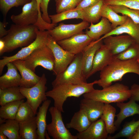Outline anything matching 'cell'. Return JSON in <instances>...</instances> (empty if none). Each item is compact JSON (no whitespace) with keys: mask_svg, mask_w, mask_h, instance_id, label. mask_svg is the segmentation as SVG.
Returning <instances> with one entry per match:
<instances>
[{"mask_svg":"<svg viewBox=\"0 0 139 139\" xmlns=\"http://www.w3.org/2000/svg\"><path fill=\"white\" fill-rule=\"evenodd\" d=\"M21 60L27 67L34 72L38 66L50 71H53L54 67L53 55L47 44L37 49L29 55Z\"/></svg>","mask_w":139,"mask_h":139,"instance_id":"52a82bcc","label":"cell"},{"mask_svg":"<svg viewBox=\"0 0 139 139\" xmlns=\"http://www.w3.org/2000/svg\"><path fill=\"white\" fill-rule=\"evenodd\" d=\"M116 112V109L114 107L109 104H105L100 118L104 121L107 132L110 134L114 133L117 129L115 125Z\"/></svg>","mask_w":139,"mask_h":139,"instance_id":"f1b7e54d","label":"cell"},{"mask_svg":"<svg viewBox=\"0 0 139 139\" xmlns=\"http://www.w3.org/2000/svg\"><path fill=\"white\" fill-rule=\"evenodd\" d=\"M37 28L33 25L23 26L12 24L7 34L0 38L5 43L4 53L30 45L36 38Z\"/></svg>","mask_w":139,"mask_h":139,"instance_id":"3957f363","label":"cell"},{"mask_svg":"<svg viewBox=\"0 0 139 139\" xmlns=\"http://www.w3.org/2000/svg\"><path fill=\"white\" fill-rule=\"evenodd\" d=\"M103 42L114 56L124 51L136 42L128 34L110 36L103 39Z\"/></svg>","mask_w":139,"mask_h":139,"instance_id":"5bb4252c","label":"cell"},{"mask_svg":"<svg viewBox=\"0 0 139 139\" xmlns=\"http://www.w3.org/2000/svg\"><path fill=\"white\" fill-rule=\"evenodd\" d=\"M47 45L51 50L54 57L53 74L57 76L64 71L71 63L75 55L63 49L49 34Z\"/></svg>","mask_w":139,"mask_h":139,"instance_id":"9c48e42d","label":"cell"},{"mask_svg":"<svg viewBox=\"0 0 139 139\" xmlns=\"http://www.w3.org/2000/svg\"><path fill=\"white\" fill-rule=\"evenodd\" d=\"M85 33L87 34L93 41L98 40L102 35H105L111 32L113 29L110 23L106 18L102 17L100 21L94 24L91 23Z\"/></svg>","mask_w":139,"mask_h":139,"instance_id":"603a6c76","label":"cell"},{"mask_svg":"<svg viewBox=\"0 0 139 139\" xmlns=\"http://www.w3.org/2000/svg\"><path fill=\"white\" fill-rule=\"evenodd\" d=\"M126 34L132 37L136 42L139 44V24L136 23L128 17L123 24L113 29L110 32L103 36L97 41L103 40L110 36Z\"/></svg>","mask_w":139,"mask_h":139,"instance_id":"e0dca14e","label":"cell"},{"mask_svg":"<svg viewBox=\"0 0 139 139\" xmlns=\"http://www.w3.org/2000/svg\"><path fill=\"white\" fill-rule=\"evenodd\" d=\"M105 4L121 5L129 8L139 10V0H104Z\"/></svg>","mask_w":139,"mask_h":139,"instance_id":"ab89813d","label":"cell"},{"mask_svg":"<svg viewBox=\"0 0 139 139\" xmlns=\"http://www.w3.org/2000/svg\"><path fill=\"white\" fill-rule=\"evenodd\" d=\"M103 40L92 41L82 52V67L83 73L87 77L92 69L94 58L97 50L103 44Z\"/></svg>","mask_w":139,"mask_h":139,"instance_id":"d6986e66","label":"cell"},{"mask_svg":"<svg viewBox=\"0 0 139 139\" xmlns=\"http://www.w3.org/2000/svg\"><path fill=\"white\" fill-rule=\"evenodd\" d=\"M7 136H5L2 132H0V139H7L8 138Z\"/></svg>","mask_w":139,"mask_h":139,"instance_id":"c3c4849f","label":"cell"},{"mask_svg":"<svg viewBox=\"0 0 139 139\" xmlns=\"http://www.w3.org/2000/svg\"><path fill=\"white\" fill-rule=\"evenodd\" d=\"M139 126V120L135 121L133 119L125 123L119 132L113 136H108L107 139H115L121 137L131 139Z\"/></svg>","mask_w":139,"mask_h":139,"instance_id":"836d02e7","label":"cell"},{"mask_svg":"<svg viewBox=\"0 0 139 139\" xmlns=\"http://www.w3.org/2000/svg\"><path fill=\"white\" fill-rule=\"evenodd\" d=\"M47 82L45 74L43 73L40 81L33 87L29 88L20 87L21 92L27 99V101L35 115L40 105L48 99L46 94Z\"/></svg>","mask_w":139,"mask_h":139,"instance_id":"ba28073f","label":"cell"},{"mask_svg":"<svg viewBox=\"0 0 139 139\" xmlns=\"http://www.w3.org/2000/svg\"><path fill=\"white\" fill-rule=\"evenodd\" d=\"M139 57V44L135 42L121 53L114 56V58L126 60Z\"/></svg>","mask_w":139,"mask_h":139,"instance_id":"d590c367","label":"cell"},{"mask_svg":"<svg viewBox=\"0 0 139 139\" xmlns=\"http://www.w3.org/2000/svg\"><path fill=\"white\" fill-rule=\"evenodd\" d=\"M131 96L129 99H132L135 101H139V85L134 84L130 89Z\"/></svg>","mask_w":139,"mask_h":139,"instance_id":"b9f144b4","label":"cell"},{"mask_svg":"<svg viewBox=\"0 0 139 139\" xmlns=\"http://www.w3.org/2000/svg\"><path fill=\"white\" fill-rule=\"evenodd\" d=\"M100 14L101 17H105L111 23L113 29L123 24L128 18L126 16L119 15L109 5L104 4L101 8Z\"/></svg>","mask_w":139,"mask_h":139,"instance_id":"4316f807","label":"cell"},{"mask_svg":"<svg viewBox=\"0 0 139 139\" xmlns=\"http://www.w3.org/2000/svg\"><path fill=\"white\" fill-rule=\"evenodd\" d=\"M49 16L51 23L54 24L69 19H76L83 20V10L75 8Z\"/></svg>","mask_w":139,"mask_h":139,"instance_id":"d6a6232c","label":"cell"},{"mask_svg":"<svg viewBox=\"0 0 139 139\" xmlns=\"http://www.w3.org/2000/svg\"><path fill=\"white\" fill-rule=\"evenodd\" d=\"M82 0H58L56 3L57 13L75 8Z\"/></svg>","mask_w":139,"mask_h":139,"instance_id":"f35d334b","label":"cell"},{"mask_svg":"<svg viewBox=\"0 0 139 139\" xmlns=\"http://www.w3.org/2000/svg\"><path fill=\"white\" fill-rule=\"evenodd\" d=\"M37 37L32 43L24 47L16 54L10 56H4L0 60V74L3 71L4 66L8 63L17 60H22L29 55L38 48L47 44L48 35V30L40 31L37 28L36 30Z\"/></svg>","mask_w":139,"mask_h":139,"instance_id":"30bf717a","label":"cell"},{"mask_svg":"<svg viewBox=\"0 0 139 139\" xmlns=\"http://www.w3.org/2000/svg\"><path fill=\"white\" fill-rule=\"evenodd\" d=\"M50 0H42L40 5V9L42 12V17L46 22L51 23V21L48 14V7L49 3Z\"/></svg>","mask_w":139,"mask_h":139,"instance_id":"60d3db41","label":"cell"},{"mask_svg":"<svg viewBox=\"0 0 139 139\" xmlns=\"http://www.w3.org/2000/svg\"><path fill=\"white\" fill-rule=\"evenodd\" d=\"M36 116L19 122L20 139H38Z\"/></svg>","mask_w":139,"mask_h":139,"instance_id":"484cf974","label":"cell"},{"mask_svg":"<svg viewBox=\"0 0 139 139\" xmlns=\"http://www.w3.org/2000/svg\"><path fill=\"white\" fill-rule=\"evenodd\" d=\"M131 139H139V126L131 138Z\"/></svg>","mask_w":139,"mask_h":139,"instance_id":"bcb514c9","label":"cell"},{"mask_svg":"<svg viewBox=\"0 0 139 139\" xmlns=\"http://www.w3.org/2000/svg\"><path fill=\"white\" fill-rule=\"evenodd\" d=\"M49 111L51 121L47 124L46 130L49 135L54 139H77L65 126L63 120L62 112L54 106L50 108Z\"/></svg>","mask_w":139,"mask_h":139,"instance_id":"8fae6325","label":"cell"},{"mask_svg":"<svg viewBox=\"0 0 139 139\" xmlns=\"http://www.w3.org/2000/svg\"><path fill=\"white\" fill-rule=\"evenodd\" d=\"M58 0H55V2H56Z\"/></svg>","mask_w":139,"mask_h":139,"instance_id":"f907efd6","label":"cell"},{"mask_svg":"<svg viewBox=\"0 0 139 139\" xmlns=\"http://www.w3.org/2000/svg\"><path fill=\"white\" fill-rule=\"evenodd\" d=\"M20 90V86L0 88V105L25 99V97L21 92Z\"/></svg>","mask_w":139,"mask_h":139,"instance_id":"83f0119b","label":"cell"},{"mask_svg":"<svg viewBox=\"0 0 139 139\" xmlns=\"http://www.w3.org/2000/svg\"><path fill=\"white\" fill-rule=\"evenodd\" d=\"M138 61L139 62V57L137 59Z\"/></svg>","mask_w":139,"mask_h":139,"instance_id":"681fc988","label":"cell"},{"mask_svg":"<svg viewBox=\"0 0 139 139\" xmlns=\"http://www.w3.org/2000/svg\"><path fill=\"white\" fill-rule=\"evenodd\" d=\"M116 105L120 110L119 112L116 115L117 119L115 121V125L117 129L126 118L136 114L139 115V105L132 99H130L129 101L126 103L117 102Z\"/></svg>","mask_w":139,"mask_h":139,"instance_id":"7402d4cb","label":"cell"},{"mask_svg":"<svg viewBox=\"0 0 139 139\" xmlns=\"http://www.w3.org/2000/svg\"><path fill=\"white\" fill-rule=\"evenodd\" d=\"M6 73L0 77V88L20 86L21 76L18 69L12 62L8 63Z\"/></svg>","mask_w":139,"mask_h":139,"instance_id":"44dd1931","label":"cell"},{"mask_svg":"<svg viewBox=\"0 0 139 139\" xmlns=\"http://www.w3.org/2000/svg\"><path fill=\"white\" fill-rule=\"evenodd\" d=\"M89 23L84 21L75 24H65L61 23L48 31V34L57 42L83 33V30L89 26Z\"/></svg>","mask_w":139,"mask_h":139,"instance_id":"7c38bea8","label":"cell"},{"mask_svg":"<svg viewBox=\"0 0 139 139\" xmlns=\"http://www.w3.org/2000/svg\"><path fill=\"white\" fill-rule=\"evenodd\" d=\"M108 134L104 121L100 118L92 123L84 131L78 132L76 136L78 139H106Z\"/></svg>","mask_w":139,"mask_h":139,"instance_id":"9a60e30c","label":"cell"},{"mask_svg":"<svg viewBox=\"0 0 139 139\" xmlns=\"http://www.w3.org/2000/svg\"><path fill=\"white\" fill-rule=\"evenodd\" d=\"M82 53L75 55L66 69L56 76L51 83L53 88L65 84H81L87 83L82 70Z\"/></svg>","mask_w":139,"mask_h":139,"instance_id":"8992f818","label":"cell"},{"mask_svg":"<svg viewBox=\"0 0 139 139\" xmlns=\"http://www.w3.org/2000/svg\"><path fill=\"white\" fill-rule=\"evenodd\" d=\"M11 18L15 24L23 26L34 25L39 30L42 31L52 29L56 25L44 20L42 14L39 11L37 0H32L25 4L21 13L16 15H12Z\"/></svg>","mask_w":139,"mask_h":139,"instance_id":"277c9868","label":"cell"},{"mask_svg":"<svg viewBox=\"0 0 139 139\" xmlns=\"http://www.w3.org/2000/svg\"><path fill=\"white\" fill-rule=\"evenodd\" d=\"M98 80L90 83L81 84H65L57 85L46 92V96L54 100V106L62 112H64L63 104L69 97H79L84 94L90 92L94 89V85L97 84Z\"/></svg>","mask_w":139,"mask_h":139,"instance_id":"7a4b0ae2","label":"cell"},{"mask_svg":"<svg viewBox=\"0 0 139 139\" xmlns=\"http://www.w3.org/2000/svg\"><path fill=\"white\" fill-rule=\"evenodd\" d=\"M93 41L87 34L83 32L57 42L64 50L76 55L82 53Z\"/></svg>","mask_w":139,"mask_h":139,"instance_id":"4fadbf2b","label":"cell"},{"mask_svg":"<svg viewBox=\"0 0 139 139\" xmlns=\"http://www.w3.org/2000/svg\"><path fill=\"white\" fill-rule=\"evenodd\" d=\"M35 115L32 108L26 101L23 102L20 106L15 120L19 123L28 120Z\"/></svg>","mask_w":139,"mask_h":139,"instance_id":"8d00e7d4","label":"cell"},{"mask_svg":"<svg viewBox=\"0 0 139 139\" xmlns=\"http://www.w3.org/2000/svg\"><path fill=\"white\" fill-rule=\"evenodd\" d=\"M84 98L102 102L105 104L123 102L129 99L131 94L128 86L117 83L103 88L102 90L94 89L83 95Z\"/></svg>","mask_w":139,"mask_h":139,"instance_id":"5b68a950","label":"cell"},{"mask_svg":"<svg viewBox=\"0 0 139 139\" xmlns=\"http://www.w3.org/2000/svg\"><path fill=\"white\" fill-rule=\"evenodd\" d=\"M100 0H82L81 2L75 8L83 9L89 7L98 2Z\"/></svg>","mask_w":139,"mask_h":139,"instance_id":"7bdbcfd3","label":"cell"},{"mask_svg":"<svg viewBox=\"0 0 139 139\" xmlns=\"http://www.w3.org/2000/svg\"><path fill=\"white\" fill-rule=\"evenodd\" d=\"M51 102L50 100L48 99L43 102L41 106L39 107L38 112H37L36 120L38 139H45V134L47 125L46 115Z\"/></svg>","mask_w":139,"mask_h":139,"instance_id":"d4e9b609","label":"cell"},{"mask_svg":"<svg viewBox=\"0 0 139 139\" xmlns=\"http://www.w3.org/2000/svg\"><path fill=\"white\" fill-rule=\"evenodd\" d=\"M24 102L23 99L7 103L0 108V118L5 120L15 119L19 108Z\"/></svg>","mask_w":139,"mask_h":139,"instance_id":"1f68e13d","label":"cell"},{"mask_svg":"<svg viewBox=\"0 0 139 139\" xmlns=\"http://www.w3.org/2000/svg\"><path fill=\"white\" fill-rule=\"evenodd\" d=\"M7 23L5 22H0V38L6 36L8 33V30H6L5 28L7 24Z\"/></svg>","mask_w":139,"mask_h":139,"instance_id":"ee69618b","label":"cell"},{"mask_svg":"<svg viewBox=\"0 0 139 139\" xmlns=\"http://www.w3.org/2000/svg\"><path fill=\"white\" fill-rule=\"evenodd\" d=\"M128 73L139 75V62L137 59L121 60L113 58L109 65L100 71L98 84L103 88L111 85L112 82L122 80Z\"/></svg>","mask_w":139,"mask_h":139,"instance_id":"6da1fadb","label":"cell"},{"mask_svg":"<svg viewBox=\"0 0 139 139\" xmlns=\"http://www.w3.org/2000/svg\"><path fill=\"white\" fill-rule=\"evenodd\" d=\"M19 123L15 119H7L0 124V132L9 139H20Z\"/></svg>","mask_w":139,"mask_h":139,"instance_id":"4dcf8cb0","label":"cell"},{"mask_svg":"<svg viewBox=\"0 0 139 139\" xmlns=\"http://www.w3.org/2000/svg\"><path fill=\"white\" fill-rule=\"evenodd\" d=\"M5 47V43L4 41L1 39H0V55H2L4 53Z\"/></svg>","mask_w":139,"mask_h":139,"instance_id":"f6af8a7d","label":"cell"},{"mask_svg":"<svg viewBox=\"0 0 139 139\" xmlns=\"http://www.w3.org/2000/svg\"><path fill=\"white\" fill-rule=\"evenodd\" d=\"M105 104L90 99L84 98L80 102V108L83 109L92 123L100 118Z\"/></svg>","mask_w":139,"mask_h":139,"instance_id":"ffe728a7","label":"cell"},{"mask_svg":"<svg viewBox=\"0 0 139 139\" xmlns=\"http://www.w3.org/2000/svg\"><path fill=\"white\" fill-rule=\"evenodd\" d=\"M32 0H0V8L5 17L12 7L23 6L30 2Z\"/></svg>","mask_w":139,"mask_h":139,"instance_id":"74e56055","label":"cell"},{"mask_svg":"<svg viewBox=\"0 0 139 139\" xmlns=\"http://www.w3.org/2000/svg\"><path fill=\"white\" fill-rule=\"evenodd\" d=\"M37 5H38V7L39 11V13L41 14V12L40 11V5L41 4V3L42 2V0H37Z\"/></svg>","mask_w":139,"mask_h":139,"instance_id":"7dc6e473","label":"cell"},{"mask_svg":"<svg viewBox=\"0 0 139 139\" xmlns=\"http://www.w3.org/2000/svg\"><path fill=\"white\" fill-rule=\"evenodd\" d=\"M104 0H100L97 3L83 10V21L89 23H94L99 21L101 18L100 12L102 6L104 4Z\"/></svg>","mask_w":139,"mask_h":139,"instance_id":"f546056e","label":"cell"},{"mask_svg":"<svg viewBox=\"0 0 139 139\" xmlns=\"http://www.w3.org/2000/svg\"><path fill=\"white\" fill-rule=\"evenodd\" d=\"M109 5L117 13L126 16L135 22L139 24V10L130 8L121 5Z\"/></svg>","mask_w":139,"mask_h":139,"instance_id":"e575fe53","label":"cell"},{"mask_svg":"<svg viewBox=\"0 0 139 139\" xmlns=\"http://www.w3.org/2000/svg\"><path fill=\"white\" fill-rule=\"evenodd\" d=\"M114 56L103 44L96 51L93 59L92 69L87 79L98 71H100L110 64Z\"/></svg>","mask_w":139,"mask_h":139,"instance_id":"2e32d148","label":"cell"},{"mask_svg":"<svg viewBox=\"0 0 139 139\" xmlns=\"http://www.w3.org/2000/svg\"><path fill=\"white\" fill-rule=\"evenodd\" d=\"M12 62L14 64L20 72L21 76L20 87L30 88L40 81L41 77L37 75L34 72L27 67L23 60L19 59Z\"/></svg>","mask_w":139,"mask_h":139,"instance_id":"ac0fdd59","label":"cell"},{"mask_svg":"<svg viewBox=\"0 0 139 139\" xmlns=\"http://www.w3.org/2000/svg\"><path fill=\"white\" fill-rule=\"evenodd\" d=\"M91 123L85 111L80 108L74 113L70 122L66 124V127L81 132L86 130Z\"/></svg>","mask_w":139,"mask_h":139,"instance_id":"cb8c5ba5","label":"cell"}]
</instances>
